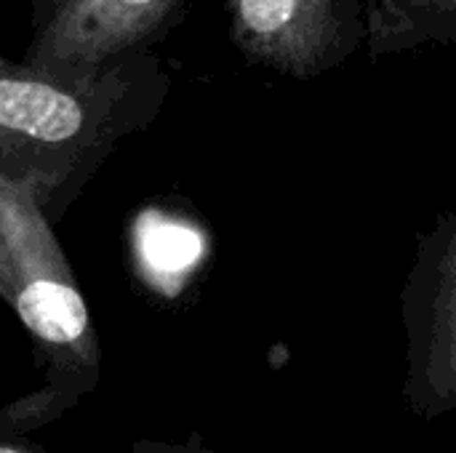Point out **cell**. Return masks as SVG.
Wrapping results in <instances>:
<instances>
[{"instance_id": "4", "label": "cell", "mask_w": 456, "mask_h": 453, "mask_svg": "<svg viewBox=\"0 0 456 453\" xmlns=\"http://www.w3.org/2000/svg\"><path fill=\"white\" fill-rule=\"evenodd\" d=\"M366 45L374 56L419 45L456 51V0H374Z\"/></svg>"}, {"instance_id": "7", "label": "cell", "mask_w": 456, "mask_h": 453, "mask_svg": "<svg viewBox=\"0 0 456 453\" xmlns=\"http://www.w3.org/2000/svg\"><path fill=\"white\" fill-rule=\"evenodd\" d=\"M0 453H21V451H13V449H0Z\"/></svg>"}, {"instance_id": "1", "label": "cell", "mask_w": 456, "mask_h": 453, "mask_svg": "<svg viewBox=\"0 0 456 453\" xmlns=\"http://www.w3.org/2000/svg\"><path fill=\"white\" fill-rule=\"evenodd\" d=\"M171 85L139 53L94 72H51L0 56V160H75L147 120Z\"/></svg>"}, {"instance_id": "5", "label": "cell", "mask_w": 456, "mask_h": 453, "mask_svg": "<svg viewBox=\"0 0 456 453\" xmlns=\"http://www.w3.org/2000/svg\"><path fill=\"white\" fill-rule=\"evenodd\" d=\"M24 326L48 344H72L88 328L83 296L56 280H32L16 299Z\"/></svg>"}, {"instance_id": "3", "label": "cell", "mask_w": 456, "mask_h": 453, "mask_svg": "<svg viewBox=\"0 0 456 453\" xmlns=\"http://www.w3.org/2000/svg\"><path fill=\"white\" fill-rule=\"evenodd\" d=\"M374 0H227L230 37L262 67L321 75L366 45Z\"/></svg>"}, {"instance_id": "6", "label": "cell", "mask_w": 456, "mask_h": 453, "mask_svg": "<svg viewBox=\"0 0 456 453\" xmlns=\"http://www.w3.org/2000/svg\"><path fill=\"white\" fill-rule=\"evenodd\" d=\"M198 251H200L198 235L176 224L158 227L147 238V256L160 270H182L190 262H195Z\"/></svg>"}, {"instance_id": "2", "label": "cell", "mask_w": 456, "mask_h": 453, "mask_svg": "<svg viewBox=\"0 0 456 453\" xmlns=\"http://www.w3.org/2000/svg\"><path fill=\"white\" fill-rule=\"evenodd\" d=\"M184 0H32L24 64L51 72H94L150 53Z\"/></svg>"}]
</instances>
